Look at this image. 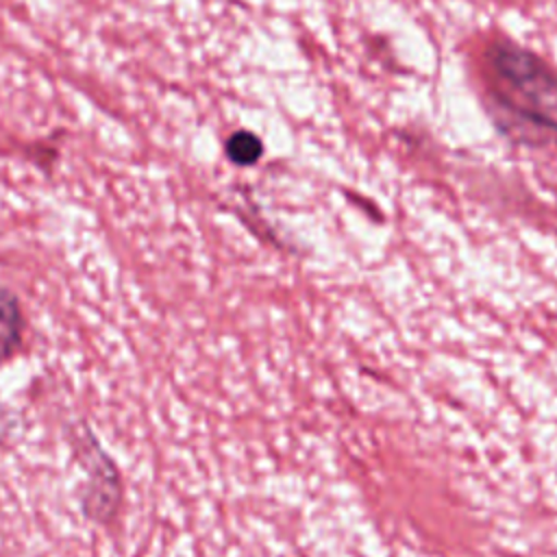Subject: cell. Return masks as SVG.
Returning a JSON list of instances; mask_svg holds the SVG:
<instances>
[{
	"label": "cell",
	"mask_w": 557,
	"mask_h": 557,
	"mask_svg": "<svg viewBox=\"0 0 557 557\" xmlns=\"http://www.w3.org/2000/svg\"><path fill=\"white\" fill-rule=\"evenodd\" d=\"M494 126L527 146H557V70L533 50L496 37L483 52Z\"/></svg>",
	"instance_id": "6da1fadb"
},
{
	"label": "cell",
	"mask_w": 557,
	"mask_h": 557,
	"mask_svg": "<svg viewBox=\"0 0 557 557\" xmlns=\"http://www.w3.org/2000/svg\"><path fill=\"white\" fill-rule=\"evenodd\" d=\"M22 313L17 307V300L0 289V359L11 355L22 337Z\"/></svg>",
	"instance_id": "7a4b0ae2"
},
{
	"label": "cell",
	"mask_w": 557,
	"mask_h": 557,
	"mask_svg": "<svg viewBox=\"0 0 557 557\" xmlns=\"http://www.w3.org/2000/svg\"><path fill=\"white\" fill-rule=\"evenodd\" d=\"M224 152H226L228 161L235 163V165H242V168L244 165H252L263 154V141L252 131H235L226 139Z\"/></svg>",
	"instance_id": "3957f363"
},
{
	"label": "cell",
	"mask_w": 557,
	"mask_h": 557,
	"mask_svg": "<svg viewBox=\"0 0 557 557\" xmlns=\"http://www.w3.org/2000/svg\"><path fill=\"white\" fill-rule=\"evenodd\" d=\"M13 426H15V416L0 405V444L11 435Z\"/></svg>",
	"instance_id": "277c9868"
}]
</instances>
